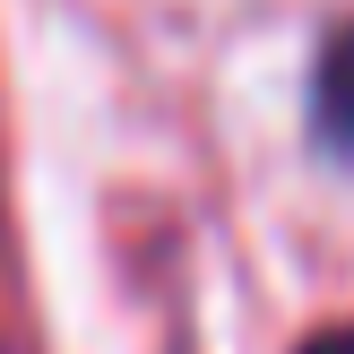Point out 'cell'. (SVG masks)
Listing matches in <instances>:
<instances>
[{"mask_svg": "<svg viewBox=\"0 0 354 354\" xmlns=\"http://www.w3.org/2000/svg\"><path fill=\"white\" fill-rule=\"evenodd\" d=\"M320 130H328V147L354 156V26L320 52Z\"/></svg>", "mask_w": 354, "mask_h": 354, "instance_id": "cell-1", "label": "cell"}, {"mask_svg": "<svg viewBox=\"0 0 354 354\" xmlns=\"http://www.w3.org/2000/svg\"><path fill=\"white\" fill-rule=\"evenodd\" d=\"M303 354H354V328H337V337H320V346H303Z\"/></svg>", "mask_w": 354, "mask_h": 354, "instance_id": "cell-2", "label": "cell"}]
</instances>
